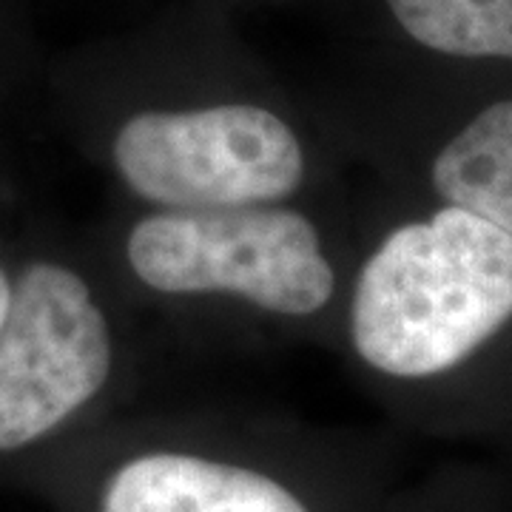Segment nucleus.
Returning a JSON list of instances; mask_svg holds the SVG:
<instances>
[{
    "label": "nucleus",
    "instance_id": "7",
    "mask_svg": "<svg viewBox=\"0 0 512 512\" xmlns=\"http://www.w3.org/2000/svg\"><path fill=\"white\" fill-rule=\"evenodd\" d=\"M419 46L453 57L512 60V0H384Z\"/></svg>",
    "mask_w": 512,
    "mask_h": 512
},
{
    "label": "nucleus",
    "instance_id": "8",
    "mask_svg": "<svg viewBox=\"0 0 512 512\" xmlns=\"http://www.w3.org/2000/svg\"><path fill=\"white\" fill-rule=\"evenodd\" d=\"M9 302H12V282H9L6 271L0 268V330L6 322V313H9Z\"/></svg>",
    "mask_w": 512,
    "mask_h": 512
},
{
    "label": "nucleus",
    "instance_id": "5",
    "mask_svg": "<svg viewBox=\"0 0 512 512\" xmlns=\"http://www.w3.org/2000/svg\"><path fill=\"white\" fill-rule=\"evenodd\" d=\"M103 512H308L274 478L180 453L128 461L111 478Z\"/></svg>",
    "mask_w": 512,
    "mask_h": 512
},
{
    "label": "nucleus",
    "instance_id": "6",
    "mask_svg": "<svg viewBox=\"0 0 512 512\" xmlns=\"http://www.w3.org/2000/svg\"><path fill=\"white\" fill-rule=\"evenodd\" d=\"M433 185L512 237V100L493 103L456 134L433 163Z\"/></svg>",
    "mask_w": 512,
    "mask_h": 512
},
{
    "label": "nucleus",
    "instance_id": "3",
    "mask_svg": "<svg viewBox=\"0 0 512 512\" xmlns=\"http://www.w3.org/2000/svg\"><path fill=\"white\" fill-rule=\"evenodd\" d=\"M114 163L137 197L171 211L282 200L305 174L291 126L251 103L140 111L117 131Z\"/></svg>",
    "mask_w": 512,
    "mask_h": 512
},
{
    "label": "nucleus",
    "instance_id": "2",
    "mask_svg": "<svg viewBox=\"0 0 512 512\" xmlns=\"http://www.w3.org/2000/svg\"><path fill=\"white\" fill-rule=\"evenodd\" d=\"M126 254L154 291L237 293L285 316L325 308L336 285L313 222L288 208L154 214L131 228Z\"/></svg>",
    "mask_w": 512,
    "mask_h": 512
},
{
    "label": "nucleus",
    "instance_id": "1",
    "mask_svg": "<svg viewBox=\"0 0 512 512\" xmlns=\"http://www.w3.org/2000/svg\"><path fill=\"white\" fill-rule=\"evenodd\" d=\"M512 316V237L447 205L396 228L367 259L350 336L367 365L404 379L464 362Z\"/></svg>",
    "mask_w": 512,
    "mask_h": 512
},
{
    "label": "nucleus",
    "instance_id": "4",
    "mask_svg": "<svg viewBox=\"0 0 512 512\" xmlns=\"http://www.w3.org/2000/svg\"><path fill=\"white\" fill-rule=\"evenodd\" d=\"M109 370V325L89 285L55 262L23 268L0 330V453L52 433Z\"/></svg>",
    "mask_w": 512,
    "mask_h": 512
}]
</instances>
